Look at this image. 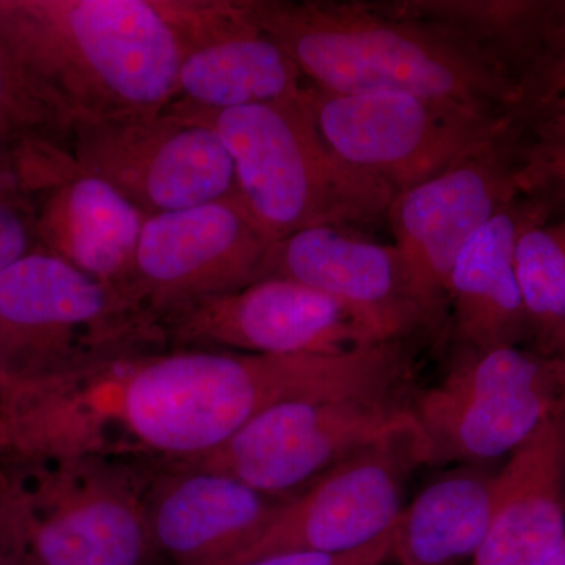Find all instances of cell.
I'll use <instances>...</instances> for the list:
<instances>
[{
    "mask_svg": "<svg viewBox=\"0 0 565 565\" xmlns=\"http://www.w3.org/2000/svg\"><path fill=\"white\" fill-rule=\"evenodd\" d=\"M403 355L381 343L337 355L167 351L81 373L0 381L11 459L106 457L161 468L215 451L289 401L381 388Z\"/></svg>",
    "mask_w": 565,
    "mask_h": 565,
    "instance_id": "6da1fadb",
    "label": "cell"
},
{
    "mask_svg": "<svg viewBox=\"0 0 565 565\" xmlns=\"http://www.w3.org/2000/svg\"><path fill=\"white\" fill-rule=\"evenodd\" d=\"M203 11L204 0H0V31L73 122L104 120L173 103Z\"/></svg>",
    "mask_w": 565,
    "mask_h": 565,
    "instance_id": "7a4b0ae2",
    "label": "cell"
},
{
    "mask_svg": "<svg viewBox=\"0 0 565 565\" xmlns=\"http://www.w3.org/2000/svg\"><path fill=\"white\" fill-rule=\"evenodd\" d=\"M252 20L319 90L411 93L515 114L522 93L492 55L394 2L245 0Z\"/></svg>",
    "mask_w": 565,
    "mask_h": 565,
    "instance_id": "3957f363",
    "label": "cell"
},
{
    "mask_svg": "<svg viewBox=\"0 0 565 565\" xmlns=\"http://www.w3.org/2000/svg\"><path fill=\"white\" fill-rule=\"evenodd\" d=\"M313 88L299 98L221 111H167L215 131L248 217L270 241L316 226L356 230L388 218L396 192L345 162L316 122Z\"/></svg>",
    "mask_w": 565,
    "mask_h": 565,
    "instance_id": "277c9868",
    "label": "cell"
},
{
    "mask_svg": "<svg viewBox=\"0 0 565 565\" xmlns=\"http://www.w3.org/2000/svg\"><path fill=\"white\" fill-rule=\"evenodd\" d=\"M10 565H152L147 492L159 470L106 457L0 459Z\"/></svg>",
    "mask_w": 565,
    "mask_h": 565,
    "instance_id": "5b68a950",
    "label": "cell"
},
{
    "mask_svg": "<svg viewBox=\"0 0 565 565\" xmlns=\"http://www.w3.org/2000/svg\"><path fill=\"white\" fill-rule=\"evenodd\" d=\"M167 351L156 316L43 248L0 273V377H54Z\"/></svg>",
    "mask_w": 565,
    "mask_h": 565,
    "instance_id": "8992f818",
    "label": "cell"
},
{
    "mask_svg": "<svg viewBox=\"0 0 565 565\" xmlns=\"http://www.w3.org/2000/svg\"><path fill=\"white\" fill-rule=\"evenodd\" d=\"M430 465L511 456L565 411V356L519 345L460 348L446 373L412 397Z\"/></svg>",
    "mask_w": 565,
    "mask_h": 565,
    "instance_id": "52a82bcc",
    "label": "cell"
},
{
    "mask_svg": "<svg viewBox=\"0 0 565 565\" xmlns=\"http://www.w3.org/2000/svg\"><path fill=\"white\" fill-rule=\"evenodd\" d=\"M323 139L394 192L430 180L516 131L515 114L411 93L334 95L315 87Z\"/></svg>",
    "mask_w": 565,
    "mask_h": 565,
    "instance_id": "ba28073f",
    "label": "cell"
},
{
    "mask_svg": "<svg viewBox=\"0 0 565 565\" xmlns=\"http://www.w3.org/2000/svg\"><path fill=\"white\" fill-rule=\"evenodd\" d=\"M411 405L407 385L289 401L264 412L210 455L177 465L221 471L286 500L407 422Z\"/></svg>",
    "mask_w": 565,
    "mask_h": 565,
    "instance_id": "9c48e42d",
    "label": "cell"
},
{
    "mask_svg": "<svg viewBox=\"0 0 565 565\" xmlns=\"http://www.w3.org/2000/svg\"><path fill=\"white\" fill-rule=\"evenodd\" d=\"M426 465L429 445L412 415L282 501L262 533L228 565L277 553H345L370 545L392 531L408 482Z\"/></svg>",
    "mask_w": 565,
    "mask_h": 565,
    "instance_id": "30bf717a",
    "label": "cell"
},
{
    "mask_svg": "<svg viewBox=\"0 0 565 565\" xmlns=\"http://www.w3.org/2000/svg\"><path fill=\"white\" fill-rule=\"evenodd\" d=\"M70 154L147 217L239 199L221 137L167 110L74 122Z\"/></svg>",
    "mask_w": 565,
    "mask_h": 565,
    "instance_id": "8fae6325",
    "label": "cell"
},
{
    "mask_svg": "<svg viewBox=\"0 0 565 565\" xmlns=\"http://www.w3.org/2000/svg\"><path fill=\"white\" fill-rule=\"evenodd\" d=\"M515 132L393 199L386 222L427 329L438 327L449 307V275L465 245L520 199Z\"/></svg>",
    "mask_w": 565,
    "mask_h": 565,
    "instance_id": "7c38bea8",
    "label": "cell"
},
{
    "mask_svg": "<svg viewBox=\"0 0 565 565\" xmlns=\"http://www.w3.org/2000/svg\"><path fill=\"white\" fill-rule=\"evenodd\" d=\"M162 327L170 351L337 355L390 343L345 305L286 278L189 305Z\"/></svg>",
    "mask_w": 565,
    "mask_h": 565,
    "instance_id": "4fadbf2b",
    "label": "cell"
},
{
    "mask_svg": "<svg viewBox=\"0 0 565 565\" xmlns=\"http://www.w3.org/2000/svg\"><path fill=\"white\" fill-rule=\"evenodd\" d=\"M270 245L239 199L150 215L137 245L131 297L162 322L258 280Z\"/></svg>",
    "mask_w": 565,
    "mask_h": 565,
    "instance_id": "5bb4252c",
    "label": "cell"
},
{
    "mask_svg": "<svg viewBox=\"0 0 565 565\" xmlns=\"http://www.w3.org/2000/svg\"><path fill=\"white\" fill-rule=\"evenodd\" d=\"M18 166L33 199L40 247L131 297L147 215L82 170L68 148H29L18 156Z\"/></svg>",
    "mask_w": 565,
    "mask_h": 565,
    "instance_id": "9a60e30c",
    "label": "cell"
},
{
    "mask_svg": "<svg viewBox=\"0 0 565 565\" xmlns=\"http://www.w3.org/2000/svg\"><path fill=\"white\" fill-rule=\"evenodd\" d=\"M263 278H286L327 294L385 341L427 329L396 245L374 243L353 230L316 226L277 241L264 256Z\"/></svg>",
    "mask_w": 565,
    "mask_h": 565,
    "instance_id": "2e32d148",
    "label": "cell"
},
{
    "mask_svg": "<svg viewBox=\"0 0 565 565\" xmlns=\"http://www.w3.org/2000/svg\"><path fill=\"white\" fill-rule=\"evenodd\" d=\"M282 501L221 471L172 465L152 476L148 487V531L159 559L228 565Z\"/></svg>",
    "mask_w": 565,
    "mask_h": 565,
    "instance_id": "e0dca14e",
    "label": "cell"
},
{
    "mask_svg": "<svg viewBox=\"0 0 565 565\" xmlns=\"http://www.w3.org/2000/svg\"><path fill=\"white\" fill-rule=\"evenodd\" d=\"M565 539V411L494 475L489 534L468 565H544Z\"/></svg>",
    "mask_w": 565,
    "mask_h": 565,
    "instance_id": "ac0fdd59",
    "label": "cell"
},
{
    "mask_svg": "<svg viewBox=\"0 0 565 565\" xmlns=\"http://www.w3.org/2000/svg\"><path fill=\"white\" fill-rule=\"evenodd\" d=\"M311 88L292 58L259 31L245 0H237L233 17L182 58L170 106L239 109L299 98Z\"/></svg>",
    "mask_w": 565,
    "mask_h": 565,
    "instance_id": "d6986e66",
    "label": "cell"
},
{
    "mask_svg": "<svg viewBox=\"0 0 565 565\" xmlns=\"http://www.w3.org/2000/svg\"><path fill=\"white\" fill-rule=\"evenodd\" d=\"M533 221L550 217L519 199L490 218L460 252L448 282L452 333L460 348L519 345L531 333L516 278L515 245Z\"/></svg>",
    "mask_w": 565,
    "mask_h": 565,
    "instance_id": "ffe728a7",
    "label": "cell"
},
{
    "mask_svg": "<svg viewBox=\"0 0 565 565\" xmlns=\"http://www.w3.org/2000/svg\"><path fill=\"white\" fill-rule=\"evenodd\" d=\"M494 475L462 465L424 487L392 527V561L399 565L470 564L492 523Z\"/></svg>",
    "mask_w": 565,
    "mask_h": 565,
    "instance_id": "44dd1931",
    "label": "cell"
},
{
    "mask_svg": "<svg viewBox=\"0 0 565 565\" xmlns=\"http://www.w3.org/2000/svg\"><path fill=\"white\" fill-rule=\"evenodd\" d=\"M73 120L0 31V151L36 145L70 150Z\"/></svg>",
    "mask_w": 565,
    "mask_h": 565,
    "instance_id": "7402d4cb",
    "label": "cell"
},
{
    "mask_svg": "<svg viewBox=\"0 0 565 565\" xmlns=\"http://www.w3.org/2000/svg\"><path fill=\"white\" fill-rule=\"evenodd\" d=\"M515 270L531 333L546 353L565 332V217L525 225L516 239Z\"/></svg>",
    "mask_w": 565,
    "mask_h": 565,
    "instance_id": "603a6c76",
    "label": "cell"
},
{
    "mask_svg": "<svg viewBox=\"0 0 565 565\" xmlns=\"http://www.w3.org/2000/svg\"><path fill=\"white\" fill-rule=\"evenodd\" d=\"M519 196L552 218L565 211V110L530 121V131L515 140Z\"/></svg>",
    "mask_w": 565,
    "mask_h": 565,
    "instance_id": "cb8c5ba5",
    "label": "cell"
},
{
    "mask_svg": "<svg viewBox=\"0 0 565 565\" xmlns=\"http://www.w3.org/2000/svg\"><path fill=\"white\" fill-rule=\"evenodd\" d=\"M40 248L35 207L22 180L17 152L0 151V273Z\"/></svg>",
    "mask_w": 565,
    "mask_h": 565,
    "instance_id": "d4e9b609",
    "label": "cell"
},
{
    "mask_svg": "<svg viewBox=\"0 0 565 565\" xmlns=\"http://www.w3.org/2000/svg\"><path fill=\"white\" fill-rule=\"evenodd\" d=\"M388 561H392V531L352 552H286L241 565H385Z\"/></svg>",
    "mask_w": 565,
    "mask_h": 565,
    "instance_id": "484cf974",
    "label": "cell"
},
{
    "mask_svg": "<svg viewBox=\"0 0 565 565\" xmlns=\"http://www.w3.org/2000/svg\"><path fill=\"white\" fill-rule=\"evenodd\" d=\"M559 110H565V63L527 85L519 117L531 121Z\"/></svg>",
    "mask_w": 565,
    "mask_h": 565,
    "instance_id": "4316f807",
    "label": "cell"
},
{
    "mask_svg": "<svg viewBox=\"0 0 565 565\" xmlns=\"http://www.w3.org/2000/svg\"><path fill=\"white\" fill-rule=\"evenodd\" d=\"M544 565H565V539L559 548H557L555 555L550 557Z\"/></svg>",
    "mask_w": 565,
    "mask_h": 565,
    "instance_id": "83f0119b",
    "label": "cell"
},
{
    "mask_svg": "<svg viewBox=\"0 0 565 565\" xmlns=\"http://www.w3.org/2000/svg\"><path fill=\"white\" fill-rule=\"evenodd\" d=\"M552 353V355H561L565 356V332L561 334L559 338L553 343L552 348L548 349V352Z\"/></svg>",
    "mask_w": 565,
    "mask_h": 565,
    "instance_id": "f1b7e54d",
    "label": "cell"
},
{
    "mask_svg": "<svg viewBox=\"0 0 565 565\" xmlns=\"http://www.w3.org/2000/svg\"><path fill=\"white\" fill-rule=\"evenodd\" d=\"M0 565H10V564L6 563V561H3L2 557H0Z\"/></svg>",
    "mask_w": 565,
    "mask_h": 565,
    "instance_id": "f546056e",
    "label": "cell"
},
{
    "mask_svg": "<svg viewBox=\"0 0 565 565\" xmlns=\"http://www.w3.org/2000/svg\"><path fill=\"white\" fill-rule=\"evenodd\" d=\"M0 373H2V366H0Z\"/></svg>",
    "mask_w": 565,
    "mask_h": 565,
    "instance_id": "4dcf8cb0",
    "label": "cell"
},
{
    "mask_svg": "<svg viewBox=\"0 0 565 565\" xmlns=\"http://www.w3.org/2000/svg\"><path fill=\"white\" fill-rule=\"evenodd\" d=\"M0 456H2V451H0Z\"/></svg>",
    "mask_w": 565,
    "mask_h": 565,
    "instance_id": "1f68e13d",
    "label": "cell"
}]
</instances>
